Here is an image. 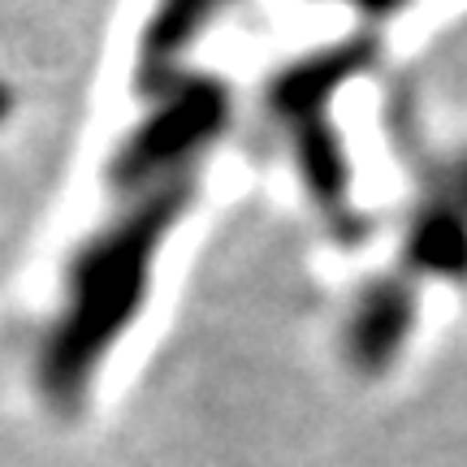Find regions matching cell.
Instances as JSON below:
<instances>
[{"label":"cell","instance_id":"obj_1","mask_svg":"<svg viewBox=\"0 0 467 467\" xmlns=\"http://www.w3.org/2000/svg\"><path fill=\"white\" fill-rule=\"evenodd\" d=\"M200 173L121 200L100 230L83 238L66 265V295L35 355V385L52 411L74 416L100 377L104 359L148 303L156 255L195 203Z\"/></svg>","mask_w":467,"mask_h":467},{"label":"cell","instance_id":"obj_2","mask_svg":"<svg viewBox=\"0 0 467 467\" xmlns=\"http://www.w3.org/2000/svg\"><path fill=\"white\" fill-rule=\"evenodd\" d=\"M234 121V96L230 87L213 74H186L178 87L156 96L143 121L117 139L104 182L113 195L134 200L151 186H165L173 178L200 173V161L213 151L221 134Z\"/></svg>","mask_w":467,"mask_h":467},{"label":"cell","instance_id":"obj_3","mask_svg":"<svg viewBox=\"0 0 467 467\" xmlns=\"http://www.w3.org/2000/svg\"><path fill=\"white\" fill-rule=\"evenodd\" d=\"M420 317V282L411 273H385L359 285L342 320V355L359 377H381L394 368Z\"/></svg>","mask_w":467,"mask_h":467},{"label":"cell","instance_id":"obj_4","mask_svg":"<svg viewBox=\"0 0 467 467\" xmlns=\"http://www.w3.org/2000/svg\"><path fill=\"white\" fill-rule=\"evenodd\" d=\"M234 0H156L134 39V91L143 100L165 96L191 74L186 52L200 44Z\"/></svg>","mask_w":467,"mask_h":467},{"label":"cell","instance_id":"obj_5","mask_svg":"<svg viewBox=\"0 0 467 467\" xmlns=\"http://www.w3.org/2000/svg\"><path fill=\"white\" fill-rule=\"evenodd\" d=\"M377 61V39L372 35H350V39H337L329 48H317L290 61L285 69L273 74V83L265 87V104L268 113L295 126L303 117H325L329 100L347 83H355L359 74H368Z\"/></svg>","mask_w":467,"mask_h":467},{"label":"cell","instance_id":"obj_6","mask_svg":"<svg viewBox=\"0 0 467 467\" xmlns=\"http://www.w3.org/2000/svg\"><path fill=\"white\" fill-rule=\"evenodd\" d=\"M285 130H290V156H295L303 195L329 221V230H337V238L355 243L364 234V217L355 213V200H350V161L342 134L334 130L329 117H303Z\"/></svg>","mask_w":467,"mask_h":467},{"label":"cell","instance_id":"obj_7","mask_svg":"<svg viewBox=\"0 0 467 467\" xmlns=\"http://www.w3.org/2000/svg\"><path fill=\"white\" fill-rule=\"evenodd\" d=\"M402 273L416 282L429 277L467 285V213L437 186L424 191L402 225Z\"/></svg>","mask_w":467,"mask_h":467},{"label":"cell","instance_id":"obj_8","mask_svg":"<svg viewBox=\"0 0 467 467\" xmlns=\"http://www.w3.org/2000/svg\"><path fill=\"white\" fill-rule=\"evenodd\" d=\"M437 191H446L459 208L467 213V148L454 151V156H446V165H441V173H437Z\"/></svg>","mask_w":467,"mask_h":467},{"label":"cell","instance_id":"obj_9","mask_svg":"<svg viewBox=\"0 0 467 467\" xmlns=\"http://www.w3.org/2000/svg\"><path fill=\"white\" fill-rule=\"evenodd\" d=\"M350 5H355L364 17H389L394 9H402L407 0H350Z\"/></svg>","mask_w":467,"mask_h":467}]
</instances>
